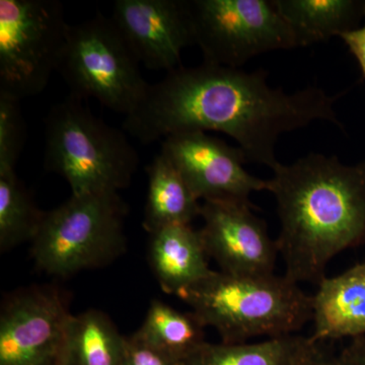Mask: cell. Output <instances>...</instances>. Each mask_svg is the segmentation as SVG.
Returning a JSON list of instances; mask_svg holds the SVG:
<instances>
[{
	"label": "cell",
	"mask_w": 365,
	"mask_h": 365,
	"mask_svg": "<svg viewBox=\"0 0 365 365\" xmlns=\"http://www.w3.org/2000/svg\"><path fill=\"white\" fill-rule=\"evenodd\" d=\"M26 137L21 101L0 95V170H14Z\"/></svg>",
	"instance_id": "44dd1931"
},
{
	"label": "cell",
	"mask_w": 365,
	"mask_h": 365,
	"mask_svg": "<svg viewBox=\"0 0 365 365\" xmlns=\"http://www.w3.org/2000/svg\"><path fill=\"white\" fill-rule=\"evenodd\" d=\"M44 167L63 177L71 195L118 192L130 185L139 157L123 131L68 96L45 119Z\"/></svg>",
	"instance_id": "277c9868"
},
{
	"label": "cell",
	"mask_w": 365,
	"mask_h": 365,
	"mask_svg": "<svg viewBox=\"0 0 365 365\" xmlns=\"http://www.w3.org/2000/svg\"><path fill=\"white\" fill-rule=\"evenodd\" d=\"M251 202L208 200L201 204L199 230L208 258L222 272L234 275L274 274L279 252L266 223L255 215Z\"/></svg>",
	"instance_id": "8fae6325"
},
{
	"label": "cell",
	"mask_w": 365,
	"mask_h": 365,
	"mask_svg": "<svg viewBox=\"0 0 365 365\" xmlns=\"http://www.w3.org/2000/svg\"><path fill=\"white\" fill-rule=\"evenodd\" d=\"M222 343L294 335L312 319V297L287 276L213 271L180 294Z\"/></svg>",
	"instance_id": "3957f363"
},
{
	"label": "cell",
	"mask_w": 365,
	"mask_h": 365,
	"mask_svg": "<svg viewBox=\"0 0 365 365\" xmlns=\"http://www.w3.org/2000/svg\"><path fill=\"white\" fill-rule=\"evenodd\" d=\"M125 340L107 314L88 309L71 319L66 365H122Z\"/></svg>",
	"instance_id": "d6986e66"
},
{
	"label": "cell",
	"mask_w": 365,
	"mask_h": 365,
	"mask_svg": "<svg viewBox=\"0 0 365 365\" xmlns=\"http://www.w3.org/2000/svg\"><path fill=\"white\" fill-rule=\"evenodd\" d=\"M322 346L323 344L317 346L314 351L299 365H353L343 353L336 356L325 351Z\"/></svg>",
	"instance_id": "cb8c5ba5"
},
{
	"label": "cell",
	"mask_w": 365,
	"mask_h": 365,
	"mask_svg": "<svg viewBox=\"0 0 365 365\" xmlns=\"http://www.w3.org/2000/svg\"><path fill=\"white\" fill-rule=\"evenodd\" d=\"M58 71L71 97L96 98L125 117L143 102L150 86L116 24L101 13L69 26Z\"/></svg>",
	"instance_id": "8992f818"
},
{
	"label": "cell",
	"mask_w": 365,
	"mask_h": 365,
	"mask_svg": "<svg viewBox=\"0 0 365 365\" xmlns=\"http://www.w3.org/2000/svg\"><path fill=\"white\" fill-rule=\"evenodd\" d=\"M127 206L119 193L71 195L46 212L32 241L36 266L47 274L68 277L102 267L126 249Z\"/></svg>",
	"instance_id": "5b68a950"
},
{
	"label": "cell",
	"mask_w": 365,
	"mask_h": 365,
	"mask_svg": "<svg viewBox=\"0 0 365 365\" xmlns=\"http://www.w3.org/2000/svg\"><path fill=\"white\" fill-rule=\"evenodd\" d=\"M163 153L199 200L251 202L255 192L267 191V180L247 172L244 153L206 132H182L163 139Z\"/></svg>",
	"instance_id": "30bf717a"
},
{
	"label": "cell",
	"mask_w": 365,
	"mask_h": 365,
	"mask_svg": "<svg viewBox=\"0 0 365 365\" xmlns=\"http://www.w3.org/2000/svg\"><path fill=\"white\" fill-rule=\"evenodd\" d=\"M272 172L267 191L277 204L275 241L284 275L318 285L337 255L365 244V162L344 165L309 153L290 165L278 163Z\"/></svg>",
	"instance_id": "7a4b0ae2"
},
{
	"label": "cell",
	"mask_w": 365,
	"mask_h": 365,
	"mask_svg": "<svg viewBox=\"0 0 365 365\" xmlns=\"http://www.w3.org/2000/svg\"><path fill=\"white\" fill-rule=\"evenodd\" d=\"M319 344L297 334L256 343L205 342L184 365H299Z\"/></svg>",
	"instance_id": "e0dca14e"
},
{
	"label": "cell",
	"mask_w": 365,
	"mask_h": 365,
	"mask_svg": "<svg viewBox=\"0 0 365 365\" xmlns=\"http://www.w3.org/2000/svg\"><path fill=\"white\" fill-rule=\"evenodd\" d=\"M72 318L56 288L14 292L0 313V365H66Z\"/></svg>",
	"instance_id": "9c48e42d"
},
{
	"label": "cell",
	"mask_w": 365,
	"mask_h": 365,
	"mask_svg": "<svg viewBox=\"0 0 365 365\" xmlns=\"http://www.w3.org/2000/svg\"><path fill=\"white\" fill-rule=\"evenodd\" d=\"M340 95L309 88L285 93L269 86L264 71L203 63L179 67L150 85L122 128L143 144L193 131L222 132L239 144L247 163L277 165L281 134L316 121L341 127L334 105Z\"/></svg>",
	"instance_id": "6da1fadb"
},
{
	"label": "cell",
	"mask_w": 365,
	"mask_h": 365,
	"mask_svg": "<svg viewBox=\"0 0 365 365\" xmlns=\"http://www.w3.org/2000/svg\"><path fill=\"white\" fill-rule=\"evenodd\" d=\"M364 20V25L345 33L340 38L359 62L360 71L365 78V11Z\"/></svg>",
	"instance_id": "603a6c76"
},
{
	"label": "cell",
	"mask_w": 365,
	"mask_h": 365,
	"mask_svg": "<svg viewBox=\"0 0 365 365\" xmlns=\"http://www.w3.org/2000/svg\"><path fill=\"white\" fill-rule=\"evenodd\" d=\"M314 342L365 335V262L319 281L312 295Z\"/></svg>",
	"instance_id": "4fadbf2b"
},
{
	"label": "cell",
	"mask_w": 365,
	"mask_h": 365,
	"mask_svg": "<svg viewBox=\"0 0 365 365\" xmlns=\"http://www.w3.org/2000/svg\"><path fill=\"white\" fill-rule=\"evenodd\" d=\"M190 6L204 63L240 68L264 53L299 47L272 0H191Z\"/></svg>",
	"instance_id": "ba28073f"
},
{
	"label": "cell",
	"mask_w": 365,
	"mask_h": 365,
	"mask_svg": "<svg viewBox=\"0 0 365 365\" xmlns=\"http://www.w3.org/2000/svg\"><path fill=\"white\" fill-rule=\"evenodd\" d=\"M57 0H0V95H39L58 71L69 32Z\"/></svg>",
	"instance_id": "52a82bcc"
},
{
	"label": "cell",
	"mask_w": 365,
	"mask_h": 365,
	"mask_svg": "<svg viewBox=\"0 0 365 365\" xmlns=\"http://www.w3.org/2000/svg\"><path fill=\"white\" fill-rule=\"evenodd\" d=\"M112 20L139 63L150 71L182 67V53L196 45L187 0H117Z\"/></svg>",
	"instance_id": "7c38bea8"
},
{
	"label": "cell",
	"mask_w": 365,
	"mask_h": 365,
	"mask_svg": "<svg viewBox=\"0 0 365 365\" xmlns=\"http://www.w3.org/2000/svg\"><path fill=\"white\" fill-rule=\"evenodd\" d=\"M343 354L353 365H365V335L352 339L351 344L346 348Z\"/></svg>",
	"instance_id": "d4e9b609"
},
{
	"label": "cell",
	"mask_w": 365,
	"mask_h": 365,
	"mask_svg": "<svg viewBox=\"0 0 365 365\" xmlns=\"http://www.w3.org/2000/svg\"><path fill=\"white\" fill-rule=\"evenodd\" d=\"M150 263L165 294L179 297L212 272L199 230L170 225L150 234Z\"/></svg>",
	"instance_id": "5bb4252c"
},
{
	"label": "cell",
	"mask_w": 365,
	"mask_h": 365,
	"mask_svg": "<svg viewBox=\"0 0 365 365\" xmlns=\"http://www.w3.org/2000/svg\"><path fill=\"white\" fill-rule=\"evenodd\" d=\"M148 192L143 227L150 234L160 228L191 225L200 216L201 204L163 153L146 168Z\"/></svg>",
	"instance_id": "2e32d148"
},
{
	"label": "cell",
	"mask_w": 365,
	"mask_h": 365,
	"mask_svg": "<svg viewBox=\"0 0 365 365\" xmlns=\"http://www.w3.org/2000/svg\"><path fill=\"white\" fill-rule=\"evenodd\" d=\"M14 170H0V249L32 242L44 220Z\"/></svg>",
	"instance_id": "ffe728a7"
},
{
	"label": "cell",
	"mask_w": 365,
	"mask_h": 365,
	"mask_svg": "<svg viewBox=\"0 0 365 365\" xmlns=\"http://www.w3.org/2000/svg\"><path fill=\"white\" fill-rule=\"evenodd\" d=\"M122 365H184V362L146 344L133 334L125 340Z\"/></svg>",
	"instance_id": "7402d4cb"
},
{
	"label": "cell",
	"mask_w": 365,
	"mask_h": 365,
	"mask_svg": "<svg viewBox=\"0 0 365 365\" xmlns=\"http://www.w3.org/2000/svg\"><path fill=\"white\" fill-rule=\"evenodd\" d=\"M205 326L193 312L178 311L153 300L143 325L134 335L178 361L185 362L206 342Z\"/></svg>",
	"instance_id": "ac0fdd59"
},
{
	"label": "cell",
	"mask_w": 365,
	"mask_h": 365,
	"mask_svg": "<svg viewBox=\"0 0 365 365\" xmlns=\"http://www.w3.org/2000/svg\"><path fill=\"white\" fill-rule=\"evenodd\" d=\"M299 47L324 42L359 28L365 2L357 0H272Z\"/></svg>",
	"instance_id": "9a60e30c"
}]
</instances>
